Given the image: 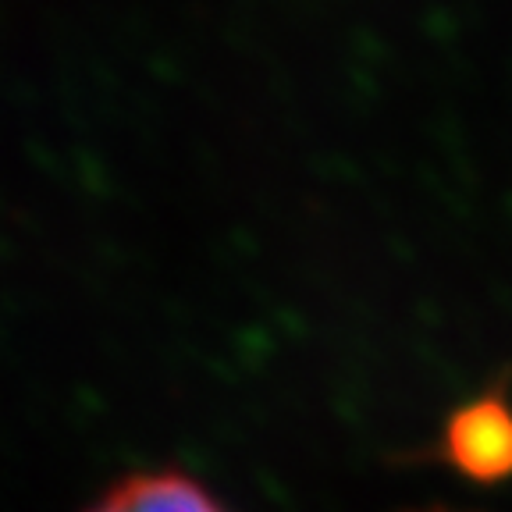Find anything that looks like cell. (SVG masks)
Instances as JSON below:
<instances>
[{
    "label": "cell",
    "instance_id": "2",
    "mask_svg": "<svg viewBox=\"0 0 512 512\" xmlns=\"http://www.w3.org/2000/svg\"><path fill=\"white\" fill-rule=\"evenodd\" d=\"M86 512H232L203 480L175 466L136 470L114 480Z\"/></svg>",
    "mask_w": 512,
    "mask_h": 512
},
{
    "label": "cell",
    "instance_id": "1",
    "mask_svg": "<svg viewBox=\"0 0 512 512\" xmlns=\"http://www.w3.org/2000/svg\"><path fill=\"white\" fill-rule=\"evenodd\" d=\"M438 456L456 473L470 480L512 477V402L502 392H488L470 399L448 416L441 431Z\"/></svg>",
    "mask_w": 512,
    "mask_h": 512
},
{
    "label": "cell",
    "instance_id": "3",
    "mask_svg": "<svg viewBox=\"0 0 512 512\" xmlns=\"http://www.w3.org/2000/svg\"><path fill=\"white\" fill-rule=\"evenodd\" d=\"M406 512H477V509H452V505H420V509H406Z\"/></svg>",
    "mask_w": 512,
    "mask_h": 512
}]
</instances>
